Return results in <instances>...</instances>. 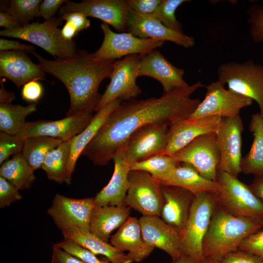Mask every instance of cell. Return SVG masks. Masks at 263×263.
<instances>
[{
    "instance_id": "1",
    "label": "cell",
    "mask_w": 263,
    "mask_h": 263,
    "mask_svg": "<svg viewBox=\"0 0 263 263\" xmlns=\"http://www.w3.org/2000/svg\"><path fill=\"white\" fill-rule=\"evenodd\" d=\"M206 86L200 81L163 94L159 98L122 101L109 115L83 150L94 164L106 165L124 147L131 134L144 125L171 126L188 118L201 100L191 95Z\"/></svg>"
},
{
    "instance_id": "2",
    "label": "cell",
    "mask_w": 263,
    "mask_h": 263,
    "mask_svg": "<svg viewBox=\"0 0 263 263\" xmlns=\"http://www.w3.org/2000/svg\"><path fill=\"white\" fill-rule=\"evenodd\" d=\"M31 53L45 72L59 79L66 88L70 106L66 116L97 111L102 95L98 89L101 82L111 78L115 60H105L94 53L77 50L69 58L49 60L34 51Z\"/></svg>"
},
{
    "instance_id": "3",
    "label": "cell",
    "mask_w": 263,
    "mask_h": 263,
    "mask_svg": "<svg viewBox=\"0 0 263 263\" xmlns=\"http://www.w3.org/2000/svg\"><path fill=\"white\" fill-rule=\"evenodd\" d=\"M263 227L260 223L234 215L217 204L203 243L204 259L217 263L228 253L238 250L246 238Z\"/></svg>"
},
{
    "instance_id": "4",
    "label": "cell",
    "mask_w": 263,
    "mask_h": 263,
    "mask_svg": "<svg viewBox=\"0 0 263 263\" xmlns=\"http://www.w3.org/2000/svg\"><path fill=\"white\" fill-rule=\"evenodd\" d=\"M217 74V80L228 90L254 100L263 118V64L251 59L232 61L220 64Z\"/></svg>"
},
{
    "instance_id": "5",
    "label": "cell",
    "mask_w": 263,
    "mask_h": 263,
    "mask_svg": "<svg viewBox=\"0 0 263 263\" xmlns=\"http://www.w3.org/2000/svg\"><path fill=\"white\" fill-rule=\"evenodd\" d=\"M60 20L55 18L42 23L35 22L14 30H2L1 37H11L24 40L35 44L51 54L55 59L73 56L76 51L74 41L65 40L58 27Z\"/></svg>"
},
{
    "instance_id": "6",
    "label": "cell",
    "mask_w": 263,
    "mask_h": 263,
    "mask_svg": "<svg viewBox=\"0 0 263 263\" xmlns=\"http://www.w3.org/2000/svg\"><path fill=\"white\" fill-rule=\"evenodd\" d=\"M217 205V193L196 195L181 237V253L203 261V243Z\"/></svg>"
},
{
    "instance_id": "7",
    "label": "cell",
    "mask_w": 263,
    "mask_h": 263,
    "mask_svg": "<svg viewBox=\"0 0 263 263\" xmlns=\"http://www.w3.org/2000/svg\"><path fill=\"white\" fill-rule=\"evenodd\" d=\"M223 187L217 193V204L232 214L253 219L263 225V203L249 186L227 172L218 171Z\"/></svg>"
},
{
    "instance_id": "8",
    "label": "cell",
    "mask_w": 263,
    "mask_h": 263,
    "mask_svg": "<svg viewBox=\"0 0 263 263\" xmlns=\"http://www.w3.org/2000/svg\"><path fill=\"white\" fill-rule=\"evenodd\" d=\"M126 205L143 216H160L164 199L161 184L150 174L142 170H131Z\"/></svg>"
},
{
    "instance_id": "9",
    "label": "cell",
    "mask_w": 263,
    "mask_h": 263,
    "mask_svg": "<svg viewBox=\"0 0 263 263\" xmlns=\"http://www.w3.org/2000/svg\"><path fill=\"white\" fill-rule=\"evenodd\" d=\"M139 61L140 56L137 54L114 61L110 82L102 95L96 112L113 101H128L141 93L136 82L139 75Z\"/></svg>"
},
{
    "instance_id": "10",
    "label": "cell",
    "mask_w": 263,
    "mask_h": 263,
    "mask_svg": "<svg viewBox=\"0 0 263 263\" xmlns=\"http://www.w3.org/2000/svg\"><path fill=\"white\" fill-rule=\"evenodd\" d=\"M170 137L169 126L153 123L139 128L129 137L121 151L131 164L161 154Z\"/></svg>"
},
{
    "instance_id": "11",
    "label": "cell",
    "mask_w": 263,
    "mask_h": 263,
    "mask_svg": "<svg viewBox=\"0 0 263 263\" xmlns=\"http://www.w3.org/2000/svg\"><path fill=\"white\" fill-rule=\"evenodd\" d=\"M172 156L178 163L192 167L204 178L217 181L220 153L216 132L198 137Z\"/></svg>"
},
{
    "instance_id": "12",
    "label": "cell",
    "mask_w": 263,
    "mask_h": 263,
    "mask_svg": "<svg viewBox=\"0 0 263 263\" xmlns=\"http://www.w3.org/2000/svg\"><path fill=\"white\" fill-rule=\"evenodd\" d=\"M224 86L218 80L206 86L204 99L188 118L233 117L239 115L242 109L252 104V100L226 89Z\"/></svg>"
},
{
    "instance_id": "13",
    "label": "cell",
    "mask_w": 263,
    "mask_h": 263,
    "mask_svg": "<svg viewBox=\"0 0 263 263\" xmlns=\"http://www.w3.org/2000/svg\"><path fill=\"white\" fill-rule=\"evenodd\" d=\"M100 28L103 33V40L100 47L94 54L102 60H115L134 54L143 56L161 47L165 42L140 38L128 32L116 33L104 22L100 25Z\"/></svg>"
},
{
    "instance_id": "14",
    "label": "cell",
    "mask_w": 263,
    "mask_h": 263,
    "mask_svg": "<svg viewBox=\"0 0 263 263\" xmlns=\"http://www.w3.org/2000/svg\"><path fill=\"white\" fill-rule=\"evenodd\" d=\"M243 122L240 114L222 118L216 133L220 153L218 171L227 172L238 177L242 172V132Z\"/></svg>"
},
{
    "instance_id": "15",
    "label": "cell",
    "mask_w": 263,
    "mask_h": 263,
    "mask_svg": "<svg viewBox=\"0 0 263 263\" xmlns=\"http://www.w3.org/2000/svg\"><path fill=\"white\" fill-rule=\"evenodd\" d=\"M95 206L94 197L75 199L57 193L47 212L62 232L72 228L90 231L91 216Z\"/></svg>"
},
{
    "instance_id": "16",
    "label": "cell",
    "mask_w": 263,
    "mask_h": 263,
    "mask_svg": "<svg viewBox=\"0 0 263 263\" xmlns=\"http://www.w3.org/2000/svg\"><path fill=\"white\" fill-rule=\"evenodd\" d=\"M129 11L127 0H85L79 2L67 0L59 10L60 15L72 12L97 18L124 33Z\"/></svg>"
},
{
    "instance_id": "17",
    "label": "cell",
    "mask_w": 263,
    "mask_h": 263,
    "mask_svg": "<svg viewBox=\"0 0 263 263\" xmlns=\"http://www.w3.org/2000/svg\"><path fill=\"white\" fill-rule=\"evenodd\" d=\"M93 113H84L57 120H38L26 122L19 132L25 138L36 136H48L63 141L71 140L88 126Z\"/></svg>"
},
{
    "instance_id": "18",
    "label": "cell",
    "mask_w": 263,
    "mask_h": 263,
    "mask_svg": "<svg viewBox=\"0 0 263 263\" xmlns=\"http://www.w3.org/2000/svg\"><path fill=\"white\" fill-rule=\"evenodd\" d=\"M126 31L140 38L170 41L185 48L195 43L193 37L167 28L152 14L139 15L129 10Z\"/></svg>"
},
{
    "instance_id": "19",
    "label": "cell",
    "mask_w": 263,
    "mask_h": 263,
    "mask_svg": "<svg viewBox=\"0 0 263 263\" xmlns=\"http://www.w3.org/2000/svg\"><path fill=\"white\" fill-rule=\"evenodd\" d=\"M184 74L183 69L173 65L156 49L140 56L139 76H149L158 81L163 87V94L188 87Z\"/></svg>"
},
{
    "instance_id": "20",
    "label": "cell",
    "mask_w": 263,
    "mask_h": 263,
    "mask_svg": "<svg viewBox=\"0 0 263 263\" xmlns=\"http://www.w3.org/2000/svg\"><path fill=\"white\" fill-rule=\"evenodd\" d=\"M222 117L217 116L199 118H187L169 127L170 137L168 146L161 153L174 155L198 137L216 132Z\"/></svg>"
},
{
    "instance_id": "21",
    "label": "cell",
    "mask_w": 263,
    "mask_h": 263,
    "mask_svg": "<svg viewBox=\"0 0 263 263\" xmlns=\"http://www.w3.org/2000/svg\"><path fill=\"white\" fill-rule=\"evenodd\" d=\"M21 51L0 52V76L11 80L19 89L33 80H46L45 72Z\"/></svg>"
},
{
    "instance_id": "22",
    "label": "cell",
    "mask_w": 263,
    "mask_h": 263,
    "mask_svg": "<svg viewBox=\"0 0 263 263\" xmlns=\"http://www.w3.org/2000/svg\"><path fill=\"white\" fill-rule=\"evenodd\" d=\"M139 221L143 239L148 245L163 250L172 259L182 254L180 235L159 216H143Z\"/></svg>"
},
{
    "instance_id": "23",
    "label": "cell",
    "mask_w": 263,
    "mask_h": 263,
    "mask_svg": "<svg viewBox=\"0 0 263 263\" xmlns=\"http://www.w3.org/2000/svg\"><path fill=\"white\" fill-rule=\"evenodd\" d=\"M164 199L160 216L181 235L188 219L195 195L183 188L161 184Z\"/></svg>"
},
{
    "instance_id": "24",
    "label": "cell",
    "mask_w": 263,
    "mask_h": 263,
    "mask_svg": "<svg viewBox=\"0 0 263 263\" xmlns=\"http://www.w3.org/2000/svg\"><path fill=\"white\" fill-rule=\"evenodd\" d=\"M113 160L114 165L113 176L108 184L94 197L95 206H127L126 197L129 186L131 163L121 151H118Z\"/></svg>"
},
{
    "instance_id": "25",
    "label": "cell",
    "mask_w": 263,
    "mask_h": 263,
    "mask_svg": "<svg viewBox=\"0 0 263 263\" xmlns=\"http://www.w3.org/2000/svg\"><path fill=\"white\" fill-rule=\"evenodd\" d=\"M111 244L118 250L128 251L132 262H140L147 258L154 248L144 241L139 219L129 217L117 231L111 237Z\"/></svg>"
},
{
    "instance_id": "26",
    "label": "cell",
    "mask_w": 263,
    "mask_h": 263,
    "mask_svg": "<svg viewBox=\"0 0 263 263\" xmlns=\"http://www.w3.org/2000/svg\"><path fill=\"white\" fill-rule=\"evenodd\" d=\"M130 214V207L127 206H95L91 216L90 231L108 243L111 233L125 223Z\"/></svg>"
},
{
    "instance_id": "27",
    "label": "cell",
    "mask_w": 263,
    "mask_h": 263,
    "mask_svg": "<svg viewBox=\"0 0 263 263\" xmlns=\"http://www.w3.org/2000/svg\"><path fill=\"white\" fill-rule=\"evenodd\" d=\"M121 102L119 100L113 101L96 112V114L94 115L91 121L84 130L72 139L71 155L65 183L68 185L71 184L72 176L78 157L81 155L85 148L94 138L110 114Z\"/></svg>"
},
{
    "instance_id": "28",
    "label": "cell",
    "mask_w": 263,
    "mask_h": 263,
    "mask_svg": "<svg viewBox=\"0 0 263 263\" xmlns=\"http://www.w3.org/2000/svg\"><path fill=\"white\" fill-rule=\"evenodd\" d=\"M163 184L186 189L195 196L205 192L218 193L222 186L217 181L207 179L191 166L183 163L178 165Z\"/></svg>"
},
{
    "instance_id": "29",
    "label": "cell",
    "mask_w": 263,
    "mask_h": 263,
    "mask_svg": "<svg viewBox=\"0 0 263 263\" xmlns=\"http://www.w3.org/2000/svg\"><path fill=\"white\" fill-rule=\"evenodd\" d=\"M64 239L73 241L88 249L95 255L106 257L111 263H132L133 262L123 252L118 250L88 231L72 228L62 232Z\"/></svg>"
},
{
    "instance_id": "30",
    "label": "cell",
    "mask_w": 263,
    "mask_h": 263,
    "mask_svg": "<svg viewBox=\"0 0 263 263\" xmlns=\"http://www.w3.org/2000/svg\"><path fill=\"white\" fill-rule=\"evenodd\" d=\"M249 130L253 140L249 151L242 158V172L263 177V118L259 113L251 115Z\"/></svg>"
},
{
    "instance_id": "31",
    "label": "cell",
    "mask_w": 263,
    "mask_h": 263,
    "mask_svg": "<svg viewBox=\"0 0 263 263\" xmlns=\"http://www.w3.org/2000/svg\"><path fill=\"white\" fill-rule=\"evenodd\" d=\"M34 171L22 152H20L1 164L0 177L9 181L19 190L28 189L36 179Z\"/></svg>"
},
{
    "instance_id": "32",
    "label": "cell",
    "mask_w": 263,
    "mask_h": 263,
    "mask_svg": "<svg viewBox=\"0 0 263 263\" xmlns=\"http://www.w3.org/2000/svg\"><path fill=\"white\" fill-rule=\"evenodd\" d=\"M72 139L63 141L46 156L41 169L51 180L61 184L65 182L69 162Z\"/></svg>"
},
{
    "instance_id": "33",
    "label": "cell",
    "mask_w": 263,
    "mask_h": 263,
    "mask_svg": "<svg viewBox=\"0 0 263 263\" xmlns=\"http://www.w3.org/2000/svg\"><path fill=\"white\" fill-rule=\"evenodd\" d=\"M63 141L48 136H36L26 138L22 153L29 165L35 170L41 168L47 154Z\"/></svg>"
},
{
    "instance_id": "34",
    "label": "cell",
    "mask_w": 263,
    "mask_h": 263,
    "mask_svg": "<svg viewBox=\"0 0 263 263\" xmlns=\"http://www.w3.org/2000/svg\"><path fill=\"white\" fill-rule=\"evenodd\" d=\"M37 110L31 103L26 106L11 103H0V131L8 134H18L25 123L26 118Z\"/></svg>"
},
{
    "instance_id": "35",
    "label": "cell",
    "mask_w": 263,
    "mask_h": 263,
    "mask_svg": "<svg viewBox=\"0 0 263 263\" xmlns=\"http://www.w3.org/2000/svg\"><path fill=\"white\" fill-rule=\"evenodd\" d=\"M179 164L173 156L159 154L131 164L130 170L146 171L162 184L167 180Z\"/></svg>"
},
{
    "instance_id": "36",
    "label": "cell",
    "mask_w": 263,
    "mask_h": 263,
    "mask_svg": "<svg viewBox=\"0 0 263 263\" xmlns=\"http://www.w3.org/2000/svg\"><path fill=\"white\" fill-rule=\"evenodd\" d=\"M41 0H11L6 10L22 26L29 24L35 18L40 17Z\"/></svg>"
},
{
    "instance_id": "37",
    "label": "cell",
    "mask_w": 263,
    "mask_h": 263,
    "mask_svg": "<svg viewBox=\"0 0 263 263\" xmlns=\"http://www.w3.org/2000/svg\"><path fill=\"white\" fill-rule=\"evenodd\" d=\"M188 0H162L152 14L167 28L178 32H183L182 23L176 19L175 12L183 3Z\"/></svg>"
},
{
    "instance_id": "38",
    "label": "cell",
    "mask_w": 263,
    "mask_h": 263,
    "mask_svg": "<svg viewBox=\"0 0 263 263\" xmlns=\"http://www.w3.org/2000/svg\"><path fill=\"white\" fill-rule=\"evenodd\" d=\"M26 139L19 134L0 132V164L9 159L11 155L21 152Z\"/></svg>"
},
{
    "instance_id": "39",
    "label": "cell",
    "mask_w": 263,
    "mask_h": 263,
    "mask_svg": "<svg viewBox=\"0 0 263 263\" xmlns=\"http://www.w3.org/2000/svg\"><path fill=\"white\" fill-rule=\"evenodd\" d=\"M247 13L250 38L255 43L263 42V6L253 4L247 10Z\"/></svg>"
},
{
    "instance_id": "40",
    "label": "cell",
    "mask_w": 263,
    "mask_h": 263,
    "mask_svg": "<svg viewBox=\"0 0 263 263\" xmlns=\"http://www.w3.org/2000/svg\"><path fill=\"white\" fill-rule=\"evenodd\" d=\"M55 244L86 263H110L99 259L96 255L73 241L64 239Z\"/></svg>"
},
{
    "instance_id": "41",
    "label": "cell",
    "mask_w": 263,
    "mask_h": 263,
    "mask_svg": "<svg viewBox=\"0 0 263 263\" xmlns=\"http://www.w3.org/2000/svg\"><path fill=\"white\" fill-rule=\"evenodd\" d=\"M22 198L19 189L14 185L0 177V207L10 206Z\"/></svg>"
},
{
    "instance_id": "42",
    "label": "cell",
    "mask_w": 263,
    "mask_h": 263,
    "mask_svg": "<svg viewBox=\"0 0 263 263\" xmlns=\"http://www.w3.org/2000/svg\"><path fill=\"white\" fill-rule=\"evenodd\" d=\"M239 249L256 255L263 260V230L246 238L240 244Z\"/></svg>"
},
{
    "instance_id": "43",
    "label": "cell",
    "mask_w": 263,
    "mask_h": 263,
    "mask_svg": "<svg viewBox=\"0 0 263 263\" xmlns=\"http://www.w3.org/2000/svg\"><path fill=\"white\" fill-rule=\"evenodd\" d=\"M217 263H263V260L256 255L238 249L228 253Z\"/></svg>"
},
{
    "instance_id": "44",
    "label": "cell",
    "mask_w": 263,
    "mask_h": 263,
    "mask_svg": "<svg viewBox=\"0 0 263 263\" xmlns=\"http://www.w3.org/2000/svg\"><path fill=\"white\" fill-rule=\"evenodd\" d=\"M162 0H127L129 10L142 15H151Z\"/></svg>"
},
{
    "instance_id": "45",
    "label": "cell",
    "mask_w": 263,
    "mask_h": 263,
    "mask_svg": "<svg viewBox=\"0 0 263 263\" xmlns=\"http://www.w3.org/2000/svg\"><path fill=\"white\" fill-rule=\"evenodd\" d=\"M43 93L42 85L38 80H33L23 86L21 94L24 100L34 103L41 98Z\"/></svg>"
},
{
    "instance_id": "46",
    "label": "cell",
    "mask_w": 263,
    "mask_h": 263,
    "mask_svg": "<svg viewBox=\"0 0 263 263\" xmlns=\"http://www.w3.org/2000/svg\"><path fill=\"white\" fill-rule=\"evenodd\" d=\"M61 19L71 23L79 32L90 26V20L83 13L77 12H66L60 15Z\"/></svg>"
},
{
    "instance_id": "47",
    "label": "cell",
    "mask_w": 263,
    "mask_h": 263,
    "mask_svg": "<svg viewBox=\"0 0 263 263\" xmlns=\"http://www.w3.org/2000/svg\"><path fill=\"white\" fill-rule=\"evenodd\" d=\"M67 0H44L42 1L39 6V15L45 20L53 18L56 13L61 5Z\"/></svg>"
},
{
    "instance_id": "48",
    "label": "cell",
    "mask_w": 263,
    "mask_h": 263,
    "mask_svg": "<svg viewBox=\"0 0 263 263\" xmlns=\"http://www.w3.org/2000/svg\"><path fill=\"white\" fill-rule=\"evenodd\" d=\"M50 263H86L54 244Z\"/></svg>"
},
{
    "instance_id": "49",
    "label": "cell",
    "mask_w": 263,
    "mask_h": 263,
    "mask_svg": "<svg viewBox=\"0 0 263 263\" xmlns=\"http://www.w3.org/2000/svg\"><path fill=\"white\" fill-rule=\"evenodd\" d=\"M35 47L27 45L20 42L8 40L4 38L0 39V50L5 51H21L29 52L33 51Z\"/></svg>"
},
{
    "instance_id": "50",
    "label": "cell",
    "mask_w": 263,
    "mask_h": 263,
    "mask_svg": "<svg viewBox=\"0 0 263 263\" xmlns=\"http://www.w3.org/2000/svg\"><path fill=\"white\" fill-rule=\"evenodd\" d=\"M0 26L4 27L5 30H14L23 26L8 13L2 11L0 12Z\"/></svg>"
},
{
    "instance_id": "51",
    "label": "cell",
    "mask_w": 263,
    "mask_h": 263,
    "mask_svg": "<svg viewBox=\"0 0 263 263\" xmlns=\"http://www.w3.org/2000/svg\"><path fill=\"white\" fill-rule=\"evenodd\" d=\"M60 31L62 38L69 41H73V38L78 33L76 28L69 22H66Z\"/></svg>"
},
{
    "instance_id": "52",
    "label": "cell",
    "mask_w": 263,
    "mask_h": 263,
    "mask_svg": "<svg viewBox=\"0 0 263 263\" xmlns=\"http://www.w3.org/2000/svg\"><path fill=\"white\" fill-rule=\"evenodd\" d=\"M248 186L263 203V177H256Z\"/></svg>"
},
{
    "instance_id": "53",
    "label": "cell",
    "mask_w": 263,
    "mask_h": 263,
    "mask_svg": "<svg viewBox=\"0 0 263 263\" xmlns=\"http://www.w3.org/2000/svg\"><path fill=\"white\" fill-rule=\"evenodd\" d=\"M16 96L13 92L7 91L0 80V102L3 103H11L15 99Z\"/></svg>"
},
{
    "instance_id": "54",
    "label": "cell",
    "mask_w": 263,
    "mask_h": 263,
    "mask_svg": "<svg viewBox=\"0 0 263 263\" xmlns=\"http://www.w3.org/2000/svg\"><path fill=\"white\" fill-rule=\"evenodd\" d=\"M171 263H205L203 261L196 259L192 257L182 254L180 256L172 259Z\"/></svg>"
},
{
    "instance_id": "55",
    "label": "cell",
    "mask_w": 263,
    "mask_h": 263,
    "mask_svg": "<svg viewBox=\"0 0 263 263\" xmlns=\"http://www.w3.org/2000/svg\"><path fill=\"white\" fill-rule=\"evenodd\" d=\"M205 263H213V262L207 260H205Z\"/></svg>"
}]
</instances>
